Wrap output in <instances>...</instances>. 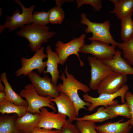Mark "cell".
Masks as SVG:
<instances>
[{"mask_svg":"<svg viewBox=\"0 0 133 133\" xmlns=\"http://www.w3.org/2000/svg\"><path fill=\"white\" fill-rule=\"evenodd\" d=\"M19 94L22 98L25 99L28 103L27 112L33 114H40V109L45 107L50 108L55 112H56L54 104L51 101L52 98L39 95L31 84L25 86L20 91Z\"/></svg>","mask_w":133,"mask_h":133,"instance_id":"277c9868","label":"cell"},{"mask_svg":"<svg viewBox=\"0 0 133 133\" xmlns=\"http://www.w3.org/2000/svg\"><path fill=\"white\" fill-rule=\"evenodd\" d=\"M17 118V115L15 114H0V133H23L15 127V122Z\"/></svg>","mask_w":133,"mask_h":133,"instance_id":"44dd1931","label":"cell"},{"mask_svg":"<svg viewBox=\"0 0 133 133\" xmlns=\"http://www.w3.org/2000/svg\"><path fill=\"white\" fill-rule=\"evenodd\" d=\"M2 81L0 79V92H2L4 91L5 87L2 83Z\"/></svg>","mask_w":133,"mask_h":133,"instance_id":"d590c367","label":"cell"},{"mask_svg":"<svg viewBox=\"0 0 133 133\" xmlns=\"http://www.w3.org/2000/svg\"><path fill=\"white\" fill-rule=\"evenodd\" d=\"M88 60L91 68L89 87L90 89L97 90L101 82L113 71L101 60L93 56H88Z\"/></svg>","mask_w":133,"mask_h":133,"instance_id":"8fae6325","label":"cell"},{"mask_svg":"<svg viewBox=\"0 0 133 133\" xmlns=\"http://www.w3.org/2000/svg\"><path fill=\"white\" fill-rule=\"evenodd\" d=\"M49 22L51 24H61L65 17V13L61 7L55 6L48 11Z\"/></svg>","mask_w":133,"mask_h":133,"instance_id":"4316f807","label":"cell"},{"mask_svg":"<svg viewBox=\"0 0 133 133\" xmlns=\"http://www.w3.org/2000/svg\"><path fill=\"white\" fill-rule=\"evenodd\" d=\"M81 17L80 23L87 26L84 30L85 33H91L92 34V36L88 39L117 46V43L113 39L110 32V25L109 21L102 23L93 22L87 18L86 14L83 13L81 14Z\"/></svg>","mask_w":133,"mask_h":133,"instance_id":"3957f363","label":"cell"},{"mask_svg":"<svg viewBox=\"0 0 133 133\" xmlns=\"http://www.w3.org/2000/svg\"><path fill=\"white\" fill-rule=\"evenodd\" d=\"M129 87L127 84H125L117 92L113 94L102 93L99 95L97 97L95 98L90 96L87 93L83 95V100L91 103V105L88 108L89 111H93L97 107L103 106L106 107L118 103V101L114 100L116 98L120 97L122 104L126 102L124 96L126 93L128 91Z\"/></svg>","mask_w":133,"mask_h":133,"instance_id":"ba28073f","label":"cell"},{"mask_svg":"<svg viewBox=\"0 0 133 133\" xmlns=\"http://www.w3.org/2000/svg\"><path fill=\"white\" fill-rule=\"evenodd\" d=\"M40 119L38 127L61 130L67 120V116L53 111L50 112L45 107L40 109Z\"/></svg>","mask_w":133,"mask_h":133,"instance_id":"4fadbf2b","label":"cell"},{"mask_svg":"<svg viewBox=\"0 0 133 133\" xmlns=\"http://www.w3.org/2000/svg\"><path fill=\"white\" fill-rule=\"evenodd\" d=\"M122 54L121 51L117 50L112 59L101 61L113 72L126 75H133V68L124 58L122 57Z\"/></svg>","mask_w":133,"mask_h":133,"instance_id":"9a60e30c","label":"cell"},{"mask_svg":"<svg viewBox=\"0 0 133 133\" xmlns=\"http://www.w3.org/2000/svg\"><path fill=\"white\" fill-rule=\"evenodd\" d=\"M31 84L37 93L42 96H49L52 98L59 96L60 93L57 86L52 83L51 78L45 74L41 77L39 73L33 71L28 75Z\"/></svg>","mask_w":133,"mask_h":133,"instance_id":"9c48e42d","label":"cell"},{"mask_svg":"<svg viewBox=\"0 0 133 133\" xmlns=\"http://www.w3.org/2000/svg\"><path fill=\"white\" fill-rule=\"evenodd\" d=\"M124 98L130 107L131 115V118L130 119V125L133 127V94L127 91L125 94Z\"/></svg>","mask_w":133,"mask_h":133,"instance_id":"1f68e13d","label":"cell"},{"mask_svg":"<svg viewBox=\"0 0 133 133\" xmlns=\"http://www.w3.org/2000/svg\"><path fill=\"white\" fill-rule=\"evenodd\" d=\"M0 16H1V15H2V10H1V8H0Z\"/></svg>","mask_w":133,"mask_h":133,"instance_id":"8d00e7d4","label":"cell"},{"mask_svg":"<svg viewBox=\"0 0 133 133\" xmlns=\"http://www.w3.org/2000/svg\"><path fill=\"white\" fill-rule=\"evenodd\" d=\"M28 106H19L6 99L0 102V113L2 114H15L18 118L22 116L27 112Z\"/></svg>","mask_w":133,"mask_h":133,"instance_id":"603a6c76","label":"cell"},{"mask_svg":"<svg viewBox=\"0 0 133 133\" xmlns=\"http://www.w3.org/2000/svg\"><path fill=\"white\" fill-rule=\"evenodd\" d=\"M105 109L110 113L117 116H120L130 119L131 117L130 111L128 103L126 102L121 104L118 103L105 107Z\"/></svg>","mask_w":133,"mask_h":133,"instance_id":"d4e9b609","label":"cell"},{"mask_svg":"<svg viewBox=\"0 0 133 133\" xmlns=\"http://www.w3.org/2000/svg\"><path fill=\"white\" fill-rule=\"evenodd\" d=\"M6 96L4 91L0 92V102L6 99Z\"/></svg>","mask_w":133,"mask_h":133,"instance_id":"e575fe53","label":"cell"},{"mask_svg":"<svg viewBox=\"0 0 133 133\" xmlns=\"http://www.w3.org/2000/svg\"><path fill=\"white\" fill-rule=\"evenodd\" d=\"M44 47H42L31 58H28L22 57L21 59V67L15 72L16 76H28L35 69L37 70L39 74H45V68L47 67L46 62L43 61V60L47 58V55L44 53Z\"/></svg>","mask_w":133,"mask_h":133,"instance_id":"52a82bcc","label":"cell"},{"mask_svg":"<svg viewBox=\"0 0 133 133\" xmlns=\"http://www.w3.org/2000/svg\"><path fill=\"white\" fill-rule=\"evenodd\" d=\"M122 119L114 122H109L95 127L99 133H128L132 128L130 125V120L123 122Z\"/></svg>","mask_w":133,"mask_h":133,"instance_id":"ac0fdd59","label":"cell"},{"mask_svg":"<svg viewBox=\"0 0 133 133\" xmlns=\"http://www.w3.org/2000/svg\"><path fill=\"white\" fill-rule=\"evenodd\" d=\"M91 41L90 44H84L80 49L79 52L90 54L101 60L112 59L116 53L115 46L97 40Z\"/></svg>","mask_w":133,"mask_h":133,"instance_id":"30bf717a","label":"cell"},{"mask_svg":"<svg viewBox=\"0 0 133 133\" xmlns=\"http://www.w3.org/2000/svg\"><path fill=\"white\" fill-rule=\"evenodd\" d=\"M114 5L110 12L115 14L120 19L132 15L133 12V0H110Z\"/></svg>","mask_w":133,"mask_h":133,"instance_id":"d6986e66","label":"cell"},{"mask_svg":"<svg viewBox=\"0 0 133 133\" xmlns=\"http://www.w3.org/2000/svg\"><path fill=\"white\" fill-rule=\"evenodd\" d=\"M62 133H81L76 125L67 120L63 125L61 130Z\"/></svg>","mask_w":133,"mask_h":133,"instance_id":"4dcf8cb0","label":"cell"},{"mask_svg":"<svg viewBox=\"0 0 133 133\" xmlns=\"http://www.w3.org/2000/svg\"><path fill=\"white\" fill-rule=\"evenodd\" d=\"M0 79L5 87L4 91L6 96V99L18 106H28V103L26 101L13 89L8 81L5 72H3L1 74Z\"/></svg>","mask_w":133,"mask_h":133,"instance_id":"ffe728a7","label":"cell"},{"mask_svg":"<svg viewBox=\"0 0 133 133\" xmlns=\"http://www.w3.org/2000/svg\"><path fill=\"white\" fill-rule=\"evenodd\" d=\"M46 52L47 55V60L46 61L47 69L45 74L50 73L51 76L52 83L57 86L58 81L60 77L58 68L59 57L57 53L52 51L51 47L49 45L46 47Z\"/></svg>","mask_w":133,"mask_h":133,"instance_id":"e0dca14e","label":"cell"},{"mask_svg":"<svg viewBox=\"0 0 133 133\" xmlns=\"http://www.w3.org/2000/svg\"><path fill=\"white\" fill-rule=\"evenodd\" d=\"M85 37L86 35L82 34L79 37L74 38L66 43L58 41L55 45V50L59 57V64L63 65L70 55L74 54L79 59L80 66H83L84 63L81 59L78 53L81 48L84 44Z\"/></svg>","mask_w":133,"mask_h":133,"instance_id":"8992f818","label":"cell"},{"mask_svg":"<svg viewBox=\"0 0 133 133\" xmlns=\"http://www.w3.org/2000/svg\"><path fill=\"white\" fill-rule=\"evenodd\" d=\"M75 1L73 0H56L55 1L56 2L57 6L59 7H61V6L66 2H72Z\"/></svg>","mask_w":133,"mask_h":133,"instance_id":"836d02e7","label":"cell"},{"mask_svg":"<svg viewBox=\"0 0 133 133\" xmlns=\"http://www.w3.org/2000/svg\"><path fill=\"white\" fill-rule=\"evenodd\" d=\"M117 117L106 111L105 107H101L98 108L97 111L93 114L85 115L81 117H77L76 120L89 121L95 123L102 122Z\"/></svg>","mask_w":133,"mask_h":133,"instance_id":"7402d4cb","label":"cell"},{"mask_svg":"<svg viewBox=\"0 0 133 133\" xmlns=\"http://www.w3.org/2000/svg\"><path fill=\"white\" fill-rule=\"evenodd\" d=\"M127 75L113 72L101 82L97 89L99 95L113 94L118 92L127 80Z\"/></svg>","mask_w":133,"mask_h":133,"instance_id":"7c38bea8","label":"cell"},{"mask_svg":"<svg viewBox=\"0 0 133 133\" xmlns=\"http://www.w3.org/2000/svg\"><path fill=\"white\" fill-rule=\"evenodd\" d=\"M117 46L123 52V57L133 65V38L122 43H117Z\"/></svg>","mask_w":133,"mask_h":133,"instance_id":"484cf974","label":"cell"},{"mask_svg":"<svg viewBox=\"0 0 133 133\" xmlns=\"http://www.w3.org/2000/svg\"><path fill=\"white\" fill-rule=\"evenodd\" d=\"M14 1L20 6L22 13H20V10L17 9L13 11L11 15H7L4 24L0 25V33L6 28L8 29L10 31H13L19 28H21L25 25L33 23V11L36 5H32L26 8L20 0H15Z\"/></svg>","mask_w":133,"mask_h":133,"instance_id":"5b68a950","label":"cell"},{"mask_svg":"<svg viewBox=\"0 0 133 133\" xmlns=\"http://www.w3.org/2000/svg\"><path fill=\"white\" fill-rule=\"evenodd\" d=\"M64 73L62 72L60 77L62 83H60L57 86L58 91L66 94L74 104L76 107L77 116H79L80 109H86L85 106H90L91 103L82 100L78 94L79 90H81L85 93L89 92L90 89L87 85L79 81L74 76L68 71L67 66L64 70Z\"/></svg>","mask_w":133,"mask_h":133,"instance_id":"6da1fadb","label":"cell"},{"mask_svg":"<svg viewBox=\"0 0 133 133\" xmlns=\"http://www.w3.org/2000/svg\"><path fill=\"white\" fill-rule=\"evenodd\" d=\"M49 30L48 26L33 23L23 27L16 34L27 39L31 51L36 52L42 47L43 43L47 42L56 34V32L50 31Z\"/></svg>","mask_w":133,"mask_h":133,"instance_id":"7a4b0ae2","label":"cell"},{"mask_svg":"<svg viewBox=\"0 0 133 133\" xmlns=\"http://www.w3.org/2000/svg\"><path fill=\"white\" fill-rule=\"evenodd\" d=\"M130 15L121 20L120 37L123 42L128 41L133 38V21Z\"/></svg>","mask_w":133,"mask_h":133,"instance_id":"cb8c5ba5","label":"cell"},{"mask_svg":"<svg viewBox=\"0 0 133 133\" xmlns=\"http://www.w3.org/2000/svg\"><path fill=\"white\" fill-rule=\"evenodd\" d=\"M32 20L33 23L46 26L49 23L48 12L42 11L34 12L32 15Z\"/></svg>","mask_w":133,"mask_h":133,"instance_id":"f1b7e54d","label":"cell"},{"mask_svg":"<svg viewBox=\"0 0 133 133\" xmlns=\"http://www.w3.org/2000/svg\"><path fill=\"white\" fill-rule=\"evenodd\" d=\"M51 101L56 104L58 113L67 116L68 119L72 122L76 120L77 116L75 106L66 94L61 92L59 96L52 98Z\"/></svg>","mask_w":133,"mask_h":133,"instance_id":"5bb4252c","label":"cell"},{"mask_svg":"<svg viewBox=\"0 0 133 133\" xmlns=\"http://www.w3.org/2000/svg\"><path fill=\"white\" fill-rule=\"evenodd\" d=\"M76 124L81 133H99L96 130L95 123L87 121H77Z\"/></svg>","mask_w":133,"mask_h":133,"instance_id":"83f0119b","label":"cell"},{"mask_svg":"<svg viewBox=\"0 0 133 133\" xmlns=\"http://www.w3.org/2000/svg\"><path fill=\"white\" fill-rule=\"evenodd\" d=\"M29 133H62L61 130L37 127Z\"/></svg>","mask_w":133,"mask_h":133,"instance_id":"d6a6232c","label":"cell"},{"mask_svg":"<svg viewBox=\"0 0 133 133\" xmlns=\"http://www.w3.org/2000/svg\"><path fill=\"white\" fill-rule=\"evenodd\" d=\"M78 9L84 4H89L91 5L94 9L99 11L101 8L102 4L101 0H76Z\"/></svg>","mask_w":133,"mask_h":133,"instance_id":"f546056e","label":"cell"},{"mask_svg":"<svg viewBox=\"0 0 133 133\" xmlns=\"http://www.w3.org/2000/svg\"><path fill=\"white\" fill-rule=\"evenodd\" d=\"M40 119L39 114H33L27 111L22 116L16 119L15 126L17 129L23 133H29L37 127Z\"/></svg>","mask_w":133,"mask_h":133,"instance_id":"2e32d148","label":"cell"}]
</instances>
